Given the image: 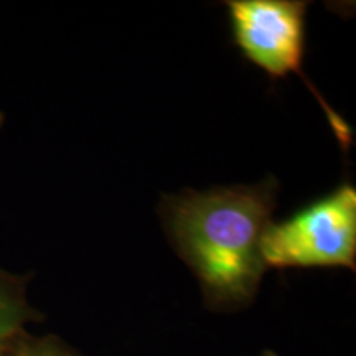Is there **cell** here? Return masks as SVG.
Returning a JSON list of instances; mask_svg holds the SVG:
<instances>
[{"label":"cell","mask_w":356,"mask_h":356,"mask_svg":"<svg viewBox=\"0 0 356 356\" xmlns=\"http://www.w3.org/2000/svg\"><path fill=\"white\" fill-rule=\"evenodd\" d=\"M274 180L167 197L162 216L173 246L216 312L243 310L259 291L261 243L275 208Z\"/></svg>","instance_id":"6da1fadb"},{"label":"cell","mask_w":356,"mask_h":356,"mask_svg":"<svg viewBox=\"0 0 356 356\" xmlns=\"http://www.w3.org/2000/svg\"><path fill=\"white\" fill-rule=\"evenodd\" d=\"M307 2L300 0H231L226 2L236 47L246 60L270 78L297 74L327 115L341 149L348 150L353 132L327 104L304 73Z\"/></svg>","instance_id":"7a4b0ae2"},{"label":"cell","mask_w":356,"mask_h":356,"mask_svg":"<svg viewBox=\"0 0 356 356\" xmlns=\"http://www.w3.org/2000/svg\"><path fill=\"white\" fill-rule=\"evenodd\" d=\"M266 267H356V190L343 184L299 213L267 226Z\"/></svg>","instance_id":"3957f363"},{"label":"cell","mask_w":356,"mask_h":356,"mask_svg":"<svg viewBox=\"0 0 356 356\" xmlns=\"http://www.w3.org/2000/svg\"><path fill=\"white\" fill-rule=\"evenodd\" d=\"M24 277L0 269V356H13L25 335V323L38 317L25 293Z\"/></svg>","instance_id":"277c9868"},{"label":"cell","mask_w":356,"mask_h":356,"mask_svg":"<svg viewBox=\"0 0 356 356\" xmlns=\"http://www.w3.org/2000/svg\"><path fill=\"white\" fill-rule=\"evenodd\" d=\"M13 356H79L55 337L32 338L24 335L17 343Z\"/></svg>","instance_id":"5b68a950"},{"label":"cell","mask_w":356,"mask_h":356,"mask_svg":"<svg viewBox=\"0 0 356 356\" xmlns=\"http://www.w3.org/2000/svg\"><path fill=\"white\" fill-rule=\"evenodd\" d=\"M261 356H277L274 353V351H264V353H262Z\"/></svg>","instance_id":"8992f818"},{"label":"cell","mask_w":356,"mask_h":356,"mask_svg":"<svg viewBox=\"0 0 356 356\" xmlns=\"http://www.w3.org/2000/svg\"><path fill=\"white\" fill-rule=\"evenodd\" d=\"M2 122H3V114L0 113V126H2Z\"/></svg>","instance_id":"52a82bcc"}]
</instances>
